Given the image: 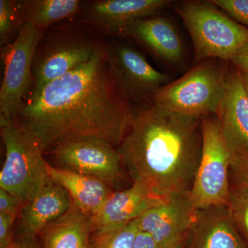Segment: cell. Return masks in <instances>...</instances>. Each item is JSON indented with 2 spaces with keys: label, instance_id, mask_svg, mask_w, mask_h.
<instances>
[{
  "label": "cell",
  "instance_id": "cell-1",
  "mask_svg": "<svg viewBox=\"0 0 248 248\" xmlns=\"http://www.w3.org/2000/svg\"><path fill=\"white\" fill-rule=\"evenodd\" d=\"M111 75L105 50L46 85L15 120L44 153L63 142L97 139L120 146L134 115Z\"/></svg>",
  "mask_w": 248,
  "mask_h": 248
},
{
  "label": "cell",
  "instance_id": "cell-2",
  "mask_svg": "<svg viewBox=\"0 0 248 248\" xmlns=\"http://www.w3.org/2000/svg\"><path fill=\"white\" fill-rule=\"evenodd\" d=\"M202 145L201 119L171 113L151 102L134 110L117 151L133 185L169 200L190 190Z\"/></svg>",
  "mask_w": 248,
  "mask_h": 248
},
{
  "label": "cell",
  "instance_id": "cell-3",
  "mask_svg": "<svg viewBox=\"0 0 248 248\" xmlns=\"http://www.w3.org/2000/svg\"><path fill=\"white\" fill-rule=\"evenodd\" d=\"M173 2L190 34L197 63L215 59L231 61L248 42V28L241 25L210 1Z\"/></svg>",
  "mask_w": 248,
  "mask_h": 248
},
{
  "label": "cell",
  "instance_id": "cell-4",
  "mask_svg": "<svg viewBox=\"0 0 248 248\" xmlns=\"http://www.w3.org/2000/svg\"><path fill=\"white\" fill-rule=\"evenodd\" d=\"M219 61L210 59L197 63L179 79L163 86L152 102L175 115L199 119L215 115L229 72Z\"/></svg>",
  "mask_w": 248,
  "mask_h": 248
},
{
  "label": "cell",
  "instance_id": "cell-5",
  "mask_svg": "<svg viewBox=\"0 0 248 248\" xmlns=\"http://www.w3.org/2000/svg\"><path fill=\"white\" fill-rule=\"evenodd\" d=\"M6 155L0 172V188L25 204L51 182L48 163L37 141L14 118L0 117Z\"/></svg>",
  "mask_w": 248,
  "mask_h": 248
},
{
  "label": "cell",
  "instance_id": "cell-6",
  "mask_svg": "<svg viewBox=\"0 0 248 248\" xmlns=\"http://www.w3.org/2000/svg\"><path fill=\"white\" fill-rule=\"evenodd\" d=\"M203 145L192 187L191 203L197 210L226 206L231 195L229 173L232 153L215 115L201 119Z\"/></svg>",
  "mask_w": 248,
  "mask_h": 248
},
{
  "label": "cell",
  "instance_id": "cell-7",
  "mask_svg": "<svg viewBox=\"0 0 248 248\" xmlns=\"http://www.w3.org/2000/svg\"><path fill=\"white\" fill-rule=\"evenodd\" d=\"M43 31L24 23L14 42L1 47L4 77L0 89V117L16 118L32 86L31 66Z\"/></svg>",
  "mask_w": 248,
  "mask_h": 248
},
{
  "label": "cell",
  "instance_id": "cell-8",
  "mask_svg": "<svg viewBox=\"0 0 248 248\" xmlns=\"http://www.w3.org/2000/svg\"><path fill=\"white\" fill-rule=\"evenodd\" d=\"M111 75L119 89L130 103L151 102L170 77L155 69L139 50L130 46L113 43L106 50Z\"/></svg>",
  "mask_w": 248,
  "mask_h": 248
},
{
  "label": "cell",
  "instance_id": "cell-9",
  "mask_svg": "<svg viewBox=\"0 0 248 248\" xmlns=\"http://www.w3.org/2000/svg\"><path fill=\"white\" fill-rule=\"evenodd\" d=\"M52 153L62 169L100 179L109 186L118 182L122 161L110 143L97 139H77L60 143Z\"/></svg>",
  "mask_w": 248,
  "mask_h": 248
},
{
  "label": "cell",
  "instance_id": "cell-10",
  "mask_svg": "<svg viewBox=\"0 0 248 248\" xmlns=\"http://www.w3.org/2000/svg\"><path fill=\"white\" fill-rule=\"evenodd\" d=\"M199 214L186 193L147 210L136 221L139 231L149 234L158 247L164 248L190 234Z\"/></svg>",
  "mask_w": 248,
  "mask_h": 248
},
{
  "label": "cell",
  "instance_id": "cell-11",
  "mask_svg": "<svg viewBox=\"0 0 248 248\" xmlns=\"http://www.w3.org/2000/svg\"><path fill=\"white\" fill-rule=\"evenodd\" d=\"M101 48L91 42L69 39L46 46L34 58L32 90L28 100L34 99L46 85L86 63Z\"/></svg>",
  "mask_w": 248,
  "mask_h": 248
},
{
  "label": "cell",
  "instance_id": "cell-12",
  "mask_svg": "<svg viewBox=\"0 0 248 248\" xmlns=\"http://www.w3.org/2000/svg\"><path fill=\"white\" fill-rule=\"evenodd\" d=\"M215 116L232 156L248 155V93L237 69L228 72Z\"/></svg>",
  "mask_w": 248,
  "mask_h": 248
},
{
  "label": "cell",
  "instance_id": "cell-13",
  "mask_svg": "<svg viewBox=\"0 0 248 248\" xmlns=\"http://www.w3.org/2000/svg\"><path fill=\"white\" fill-rule=\"evenodd\" d=\"M170 0H99L85 10L86 19L93 25L115 35H124L138 19L153 17L172 6Z\"/></svg>",
  "mask_w": 248,
  "mask_h": 248
},
{
  "label": "cell",
  "instance_id": "cell-14",
  "mask_svg": "<svg viewBox=\"0 0 248 248\" xmlns=\"http://www.w3.org/2000/svg\"><path fill=\"white\" fill-rule=\"evenodd\" d=\"M124 35L139 41L169 66H179L184 60L182 37L169 18L153 16L138 19L126 28Z\"/></svg>",
  "mask_w": 248,
  "mask_h": 248
},
{
  "label": "cell",
  "instance_id": "cell-15",
  "mask_svg": "<svg viewBox=\"0 0 248 248\" xmlns=\"http://www.w3.org/2000/svg\"><path fill=\"white\" fill-rule=\"evenodd\" d=\"M169 200L161 198L135 185L126 190L113 191L100 210L91 217L93 231L126 224L138 219L147 210Z\"/></svg>",
  "mask_w": 248,
  "mask_h": 248
},
{
  "label": "cell",
  "instance_id": "cell-16",
  "mask_svg": "<svg viewBox=\"0 0 248 248\" xmlns=\"http://www.w3.org/2000/svg\"><path fill=\"white\" fill-rule=\"evenodd\" d=\"M71 203L66 191L51 181L38 195L24 204L18 216L19 233L38 236L48 225L65 215Z\"/></svg>",
  "mask_w": 248,
  "mask_h": 248
},
{
  "label": "cell",
  "instance_id": "cell-17",
  "mask_svg": "<svg viewBox=\"0 0 248 248\" xmlns=\"http://www.w3.org/2000/svg\"><path fill=\"white\" fill-rule=\"evenodd\" d=\"M191 232V248H248L235 227L227 206H213L200 210Z\"/></svg>",
  "mask_w": 248,
  "mask_h": 248
},
{
  "label": "cell",
  "instance_id": "cell-18",
  "mask_svg": "<svg viewBox=\"0 0 248 248\" xmlns=\"http://www.w3.org/2000/svg\"><path fill=\"white\" fill-rule=\"evenodd\" d=\"M50 179L66 191L72 202L85 215L94 216L113 192L100 179L47 165Z\"/></svg>",
  "mask_w": 248,
  "mask_h": 248
},
{
  "label": "cell",
  "instance_id": "cell-19",
  "mask_svg": "<svg viewBox=\"0 0 248 248\" xmlns=\"http://www.w3.org/2000/svg\"><path fill=\"white\" fill-rule=\"evenodd\" d=\"M93 231L91 217L72 202L68 212L48 225L39 236L42 248H91Z\"/></svg>",
  "mask_w": 248,
  "mask_h": 248
},
{
  "label": "cell",
  "instance_id": "cell-20",
  "mask_svg": "<svg viewBox=\"0 0 248 248\" xmlns=\"http://www.w3.org/2000/svg\"><path fill=\"white\" fill-rule=\"evenodd\" d=\"M79 0H23L16 6L23 24L28 23L44 31L53 23L76 16L80 11Z\"/></svg>",
  "mask_w": 248,
  "mask_h": 248
},
{
  "label": "cell",
  "instance_id": "cell-21",
  "mask_svg": "<svg viewBox=\"0 0 248 248\" xmlns=\"http://www.w3.org/2000/svg\"><path fill=\"white\" fill-rule=\"evenodd\" d=\"M139 232L136 220L122 226L93 231L91 248H133Z\"/></svg>",
  "mask_w": 248,
  "mask_h": 248
},
{
  "label": "cell",
  "instance_id": "cell-22",
  "mask_svg": "<svg viewBox=\"0 0 248 248\" xmlns=\"http://www.w3.org/2000/svg\"><path fill=\"white\" fill-rule=\"evenodd\" d=\"M226 206L235 227L248 246V190L231 186Z\"/></svg>",
  "mask_w": 248,
  "mask_h": 248
},
{
  "label": "cell",
  "instance_id": "cell-23",
  "mask_svg": "<svg viewBox=\"0 0 248 248\" xmlns=\"http://www.w3.org/2000/svg\"><path fill=\"white\" fill-rule=\"evenodd\" d=\"M23 23L19 17L16 1L0 0V43L1 46L9 44L8 41L17 27Z\"/></svg>",
  "mask_w": 248,
  "mask_h": 248
},
{
  "label": "cell",
  "instance_id": "cell-24",
  "mask_svg": "<svg viewBox=\"0 0 248 248\" xmlns=\"http://www.w3.org/2000/svg\"><path fill=\"white\" fill-rule=\"evenodd\" d=\"M236 22L248 28V0H210Z\"/></svg>",
  "mask_w": 248,
  "mask_h": 248
},
{
  "label": "cell",
  "instance_id": "cell-25",
  "mask_svg": "<svg viewBox=\"0 0 248 248\" xmlns=\"http://www.w3.org/2000/svg\"><path fill=\"white\" fill-rule=\"evenodd\" d=\"M231 172L234 186L248 190V155L232 156Z\"/></svg>",
  "mask_w": 248,
  "mask_h": 248
},
{
  "label": "cell",
  "instance_id": "cell-26",
  "mask_svg": "<svg viewBox=\"0 0 248 248\" xmlns=\"http://www.w3.org/2000/svg\"><path fill=\"white\" fill-rule=\"evenodd\" d=\"M24 203L16 196L0 188V213L18 218Z\"/></svg>",
  "mask_w": 248,
  "mask_h": 248
},
{
  "label": "cell",
  "instance_id": "cell-27",
  "mask_svg": "<svg viewBox=\"0 0 248 248\" xmlns=\"http://www.w3.org/2000/svg\"><path fill=\"white\" fill-rule=\"evenodd\" d=\"M16 219V217L0 213V248H6L14 241Z\"/></svg>",
  "mask_w": 248,
  "mask_h": 248
},
{
  "label": "cell",
  "instance_id": "cell-28",
  "mask_svg": "<svg viewBox=\"0 0 248 248\" xmlns=\"http://www.w3.org/2000/svg\"><path fill=\"white\" fill-rule=\"evenodd\" d=\"M230 62L240 73L248 76V42L237 50Z\"/></svg>",
  "mask_w": 248,
  "mask_h": 248
},
{
  "label": "cell",
  "instance_id": "cell-29",
  "mask_svg": "<svg viewBox=\"0 0 248 248\" xmlns=\"http://www.w3.org/2000/svg\"><path fill=\"white\" fill-rule=\"evenodd\" d=\"M6 248H42L37 240V236L21 234L15 236L14 241Z\"/></svg>",
  "mask_w": 248,
  "mask_h": 248
},
{
  "label": "cell",
  "instance_id": "cell-30",
  "mask_svg": "<svg viewBox=\"0 0 248 248\" xmlns=\"http://www.w3.org/2000/svg\"><path fill=\"white\" fill-rule=\"evenodd\" d=\"M133 248H159L149 234L139 231Z\"/></svg>",
  "mask_w": 248,
  "mask_h": 248
},
{
  "label": "cell",
  "instance_id": "cell-31",
  "mask_svg": "<svg viewBox=\"0 0 248 248\" xmlns=\"http://www.w3.org/2000/svg\"><path fill=\"white\" fill-rule=\"evenodd\" d=\"M188 235H186V236H183V237L180 238V239L176 240V241L172 242V244L168 245L167 246H166V247L164 248H184L186 241Z\"/></svg>",
  "mask_w": 248,
  "mask_h": 248
},
{
  "label": "cell",
  "instance_id": "cell-32",
  "mask_svg": "<svg viewBox=\"0 0 248 248\" xmlns=\"http://www.w3.org/2000/svg\"><path fill=\"white\" fill-rule=\"evenodd\" d=\"M241 75H242L243 80H244L245 86H246L248 93V76H247V75L243 74V73H241Z\"/></svg>",
  "mask_w": 248,
  "mask_h": 248
}]
</instances>
